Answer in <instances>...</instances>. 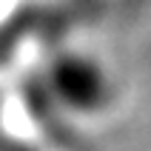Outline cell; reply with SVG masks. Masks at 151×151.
<instances>
[{"instance_id": "1", "label": "cell", "mask_w": 151, "mask_h": 151, "mask_svg": "<svg viewBox=\"0 0 151 151\" xmlns=\"http://www.w3.org/2000/svg\"><path fill=\"white\" fill-rule=\"evenodd\" d=\"M51 86L71 109H100L106 100L100 68L83 57H60L51 66Z\"/></svg>"}]
</instances>
